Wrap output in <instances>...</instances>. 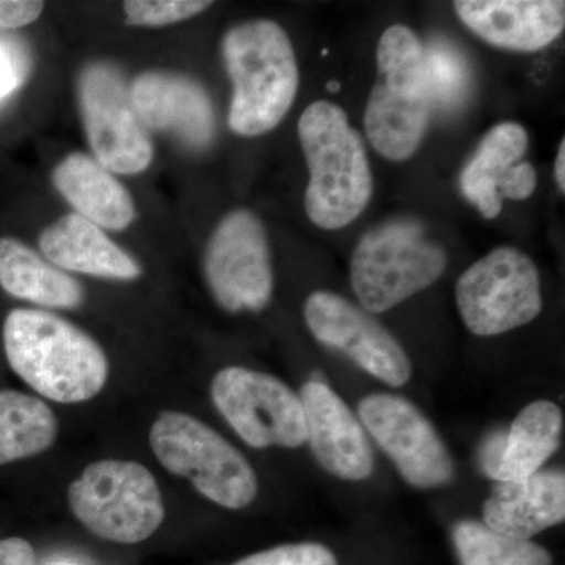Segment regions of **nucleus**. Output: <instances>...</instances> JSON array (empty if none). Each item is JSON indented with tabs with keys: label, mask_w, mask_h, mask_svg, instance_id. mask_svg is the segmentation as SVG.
Listing matches in <instances>:
<instances>
[{
	"label": "nucleus",
	"mask_w": 565,
	"mask_h": 565,
	"mask_svg": "<svg viewBox=\"0 0 565 565\" xmlns=\"http://www.w3.org/2000/svg\"><path fill=\"white\" fill-rule=\"evenodd\" d=\"M3 345L11 370L55 403H84L106 385L109 363L102 345L50 311H11L3 323Z\"/></svg>",
	"instance_id": "f257e3e1"
},
{
	"label": "nucleus",
	"mask_w": 565,
	"mask_h": 565,
	"mask_svg": "<svg viewBox=\"0 0 565 565\" xmlns=\"http://www.w3.org/2000/svg\"><path fill=\"white\" fill-rule=\"evenodd\" d=\"M299 139L310 170L305 210L323 230L355 221L373 195V173L362 136L337 104L316 102L299 120Z\"/></svg>",
	"instance_id": "f03ea898"
},
{
	"label": "nucleus",
	"mask_w": 565,
	"mask_h": 565,
	"mask_svg": "<svg viewBox=\"0 0 565 565\" xmlns=\"http://www.w3.org/2000/svg\"><path fill=\"white\" fill-rule=\"evenodd\" d=\"M223 61L233 82L228 125L244 137L263 136L280 125L299 88L291 40L277 22H243L226 33Z\"/></svg>",
	"instance_id": "7ed1b4c3"
},
{
	"label": "nucleus",
	"mask_w": 565,
	"mask_h": 565,
	"mask_svg": "<svg viewBox=\"0 0 565 565\" xmlns=\"http://www.w3.org/2000/svg\"><path fill=\"white\" fill-rule=\"evenodd\" d=\"M434 111L424 68V44L405 25H393L377 47V82L366 111L364 129L379 154L407 161L418 151Z\"/></svg>",
	"instance_id": "20e7f679"
},
{
	"label": "nucleus",
	"mask_w": 565,
	"mask_h": 565,
	"mask_svg": "<svg viewBox=\"0 0 565 565\" xmlns=\"http://www.w3.org/2000/svg\"><path fill=\"white\" fill-rule=\"evenodd\" d=\"M446 253L414 218L370 230L351 262L353 292L367 313H385L434 285L445 273Z\"/></svg>",
	"instance_id": "39448f33"
},
{
	"label": "nucleus",
	"mask_w": 565,
	"mask_h": 565,
	"mask_svg": "<svg viewBox=\"0 0 565 565\" xmlns=\"http://www.w3.org/2000/svg\"><path fill=\"white\" fill-rule=\"evenodd\" d=\"M150 444L167 471L189 479L212 503L237 511L258 494V479L247 459L191 415L163 412L152 423Z\"/></svg>",
	"instance_id": "423d86ee"
},
{
	"label": "nucleus",
	"mask_w": 565,
	"mask_h": 565,
	"mask_svg": "<svg viewBox=\"0 0 565 565\" xmlns=\"http://www.w3.org/2000/svg\"><path fill=\"white\" fill-rule=\"evenodd\" d=\"M68 504L90 533L117 544L147 541L166 516L154 476L131 460L88 465L70 486Z\"/></svg>",
	"instance_id": "0eeeda50"
},
{
	"label": "nucleus",
	"mask_w": 565,
	"mask_h": 565,
	"mask_svg": "<svg viewBox=\"0 0 565 565\" xmlns=\"http://www.w3.org/2000/svg\"><path fill=\"white\" fill-rule=\"evenodd\" d=\"M456 302L476 337H497L526 326L544 308L537 267L514 247L494 248L460 275Z\"/></svg>",
	"instance_id": "6e6552de"
},
{
	"label": "nucleus",
	"mask_w": 565,
	"mask_h": 565,
	"mask_svg": "<svg viewBox=\"0 0 565 565\" xmlns=\"http://www.w3.org/2000/svg\"><path fill=\"white\" fill-rule=\"evenodd\" d=\"M211 396L234 433L252 448H299L307 441L302 401L274 375L225 367L212 379Z\"/></svg>",
	"instance_id": "1a4fd4ad"
},
{
	"label": "nucleus",
	"mask_w": 565,
	"mask_h": 565,
	"mask_svg": "<svg viewBox=\"0 0 565 565\" xmlns=\"http://www.w3.org/2000/svg\"><path fill=\"white\" fill-rule=\"evenodd\" d=\"M82 120L96 161L111 173L145 172L152 161L148 129L134 109L120 71L93 63L77 82Z\"/></svg>",
	"instance_id": "9d476101"
},
{
	"label": "nucleus",
	"mask_w": 565,
	"mask_h": 565,
	"mask_svg": "<svg viewBox=\"0 0 565 565\" xmlns=\"http://www.w3.org/2000/svg\"><path fill=\"white\" fill-rule=\"evenodd\" d=\"M204 275L223 310L262 311L274 291L269 243L262 221L237 210L222 218L204 253Z\"/></svg>",
	"instance_id": "9b49d317"
},
{
	"label": "nucleus",
	"mask_w": 565,
	"mask_h": 565,
	"mask_svg": "<svg viewBox=\"0 0 565 565\" xmlns=\"http://www.w3.org/2000/svg\"><path fill=\"white\" fill-rule=\"evenodd\" d=\"M359 415L408 484L435 489L455 479V460L445 441L411 401L397 394H370L360 403Z\"/></svg>",
	"instance_id": "f8f14e48"
},
{
	"label": "nucleus",
	"mask_w": 565,
	"mask_h": 565,
	"mask_svg": "<svg viewBox=\"0 0 565 565\" xmlns=\"http://www.w3.org/2000/svg\"><path fill=\"white\" fill-rule=\"evenodd\" d=\"M305 321L319 343L343 352L363 371L390 386L411 381L412 363L403 345L373 315L329 291L311 294Z\"/></svg>",
	"instance_id": "ddd939ff"
},
{
	"label": "nucleus",
	"mask_w": 565,
	"mask_h": 565,
	"mask_svg": "<svg viewBox=\"0 0 565 565\" xmlns=\"http://www.w3.org/2000/svg\"><path fill=\"white\" fill-rule=\"evenodd\" d=\"M307 441L323 470L344 481H363L374 470V456L362 424L323 382H308L299 394Z\"/></svg>",
	"instance_id": "4468645a"
},
{
	"label": "nucleus",
	"mask_w": 565,
	"mask_h": 565,
	"mask_svg": "<svg viewBox=\"0 0 565 565\" xmlns=\"http://www.w3.org/2000/svg\"><path fill=\"white\" fill-rule=\"evenodd\" d=\"M563 412L541 399L526 405L508 430L486 438L479 449L482 473L497 482L523 481L539 473L561 445Z\"/></svg>",
	"instance_id": "2eb2a0df"
},
{
	"label": "nucleus",
	"mask_w": 565,
	"mask_h": 565,
	"mask_svg": "<svg viewBox=\"0 0 565 565\" xmlns=\"http://www.w3.org/2000/svg\"><path fill=\"white\" fill-rule=\"evenodd\" d=\"M145 128L172 132L191 147L211 143L215 132L210 96L196 82L174 73L140 74L129 88Z\"/></svg>",
	"instance_id": "dca6fc26"
},
{
	"label": "nucleus",
	"mask_w": 565,
	"mask_h": 565,
	"mask_svg": "<svg viewBox=\"0 0 565 565\" xmlns=\"http://www.w3.org/2000/svg\"><path fill=\"white\" fill-rule=\"evenodd\" d=\"M455 7L470 31L503 50H544L565 28L559 0H460Z\"/></svg>",
	"instance_id": "f3484780"
},
{
	"label": "nucleus",
	"mask_w": 565,
	"mask_h": 565,
	"mask_svg": "<svg viewBox=\"0 0 565 565\" xmlns=\"http://www.w3.org/2000/svg\"><path fill=\"white\" fill-rule=\"evenodd\" d=\"M484 525L494 533L531 541L565 519L563 471H539L523 481L497 482L482 505Z\"/></svg>",
	"instance_id": "a211bd4d"
},
{
	"label": "nucleus",
	"mask_w": 565,
	"mask_h": 565,
	"mask_svg": "<svg viewBox=\"0 0 565 565\" xmlns=\"http://www.w3.org/2000/svg\"><path fill=\"white\" fill-rule=\"evenodd\" d=\"M40 248L62 270L110 280H136L141 275L139 263L131 255L76 212L47 226L41 233Z\"/></svg>",
	"instance_id": "6ab92c4d"
},
{
	"label": "nucleus",
	"mask_w": 565,
	"mask_h": 565,
	"mask_svg": "<svg viewBox=\"0 0 565 565\" xmlns=\"http://www.w3.org/2000/svg\"><path fill=\"white\" fill-rule=\"evenodd\" d=\"M52 181L76 214L99 228L121 232L136 221V204L128 189L84 152L66 156L55 167Z\"/></svg>",
	"instance_id": "aec40b11"
},
{
	"label": "nucleus",
	"mask_w": 565,
	"mask_h": 565,
	"mask_svg": "<svg viewBox=\"0 0 565 565\" xmlns=\"http://www.w3.org/2000/svg\"><path fill=\"white\" fill-rule=\"evenodd\" d=\"M0 286L40 307L76 308L84 302L79 281L14 237H0Z\"/></svg>",
	"instance_id": "412c9836"
},
{
	"label": "nucleus",
	"mask_w": 565,
	"mask_h": 565,
	"mask_svg": "<svg viewBox=\"0 0 565 565\" xmlns=\"http://www.w3.org/2000/svg\"><path fill=\"white\" fill-rule=\"evenodd\" d=\"M527 134L519 122H500L486 134L473 158L460 174L465 199L478 206L486 218H497L503 210L498 182L525 156Z\"/></svg>",
	"instance_id": "4be33fe9"
},
{
	"label": "nucleus",
	"mask_w": 565,
	"mask_h": 565,
	"mask_svg": "<svg viewBox=\"0 0 565 565\" xmlns=\"http://www.w3.org/2000/svg\"><path fill=\"white\" fill-rule=\"evenodd\" d=\"M57 438V418L50 405L31 394L0 392V465L41 455Z\"/></svg>",
	"instance_id": "5701e85b"
},
{
	"label": "nucleus",
	"mask_w": 565,
	"mask_h": 565,
	"mask_svg": "<svg viewBox=\"0 0 565 565\" xmlns=\"http://www.w3.org/2000/svg\"><path fill=\"white\" fill-rule=\"evenodd\" d=\"M460 565H553L544 546L494 533L476 520H462L452 531Z\"/></svg>",
	"instance_id": "b1692460"
},
{
	"label": "nucleus",
	"mask_w": 565,
	"mask_h": 565,
	"mask_svg": "<svg viewBox=\"0 0 565 565\" xmlns=\"http://www.w3.org/2000/svg\"><path fill=\"white\" fill-rule=\"evenodd\" d=\"M424 68L434 109L451 111L462 106L471 87L467 57L451 41L435 39L424 46Z\"/></svg>",
	"instance_id": "393cba45"
},
{
	"label": "nucleus",
	"mask_w": 565,
	"mask_h": 565,
	"mask_svg": "<svg viewBox=\"0 0 565 565\" xmlns=\"http://www.w3.org/2000/svg\"><path fill=\"white\" fill-rule=\"evenodd\" d=\"M211 6L203 0H129L125 2V13L128 24L162 28L196 17Z\"/></svg>",
	"instance_id": "a878e982"
},
{
	"label": "nucleus",
	"mask_w": 565,
	"mask_h": 565,
	"mask_svg": "<svg viewBox=\"0 0 565 565\" xmlns=\"http://www.w3.org/2000/svg\"><path fill=\"white\" fill-rule=\"evenodd\" d=\"M233 565H338V561L326 545L300 542L264 550Z\"/></svg>",
	"instance_id": "bb28decb"
},
{
	"label": "nucleus",
	"mask_w": 565,
	"mask_h": 565,
	"mask_svg": "<svg viewBox=\"0 0 565 565\" xmlns=\"http://www.w3.org/2000/svg\"><path fill=\"white\" fill-rule=\"evenodd\" d=\"M537 174L530 162L515 163L498 182L501 199L525 200L533 195Z\"/></svg>",
	"instance_id": "cd10ccee"
},
{
	"label": "nucleus",
	"mask_w": 565,
	"mask_h": 565,
	"mask_svg": "<svg viewBox=\"0 0 565 565\" xmlns=\"http://www.w3.org/2000/svg\"><path fill=\"white\" fill-rule=\"evenodd\" d=\"M25 76V61L11 41L0 39V98L13 92Z\"/></svg>",
	"instance_id": "c85d7f7f"
},
{
	"label": "nucleus",
	"mask_w": 565,
	"mask_h": 565,
	"mask_svg": "<svg viewBox=\"0 0 565 565\" xmlns=\"http://www.w3.org/2000/svg\"><path fill=\"white\" fill-rule=\"evenodd\" d=\"M43 10V2L0 0V29L11 31V29L25 28V25L39 20Z\"/></svg>",
	"instance_id": "c756f323"
},
{
	"label": "nucleus",
	"mask_w": 565,
	"mask_h": 565,
	"mask_svg": "<svg viewBox=\"0 0 565 565\" xmlns=\"http://www.w3.org/2000/svg\"><path fill=\"white\" fill-rule=\"evenodd\" d=\"M35 550L20 537L0 541V565H35Z\"/></svg>",
	"instance_id": "7c9ffc66"
},
{
	"label": "nucleus",
	"mask_w": 565,
	"mask_h": 565,
	"mask_svg": "<svg viewBox=\"0 0 565 565\" xmlns=\"http://www.w3.org/2000/svg\"><path fill=\"white\" fill-rule=\"evenodd\" d=\"M555 177L557 188L561 192H565V140L561 141L559 151L556 156Z\"/></svg>",
	"instance_id": "2f4dec72"
},
{
	"label": "nucleus",
	"mask_w": 565,
	"mask_h": 565,
	"mask_svg": "<svg viewBox=\"0 0 565 565\" xmlns=\"http://www.w3.org/2000/svg\"><path fill=\"white\" fill-rule=\"evenodd\" d=\"M340 88H341V84L338 81H330L329 84H327V90H329V92L337 93V92H340Z\"/></svg>",
	"instance_id": "473e14b6"
}]
</instances>
